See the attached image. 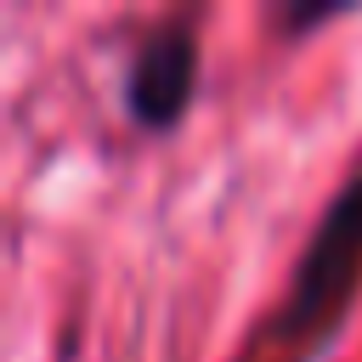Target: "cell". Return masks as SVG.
<instances>
[{"mask_svg": "<svg viewBox=\"0 0 362 362\" xmlns=\"http://www.w3.org/2000/svg\"><path fill=\"white\" fill-rule=\"evenodd\" d=\"M362 300V153L317 209L283 300L266 311L260 362H322Z\"/></svg>", "mask_w": 362, "mask_h": 362, "instance_id": "1", "label": "cell"}, {"mask_svg": "<svg viewBox=\"0 0 362 362\" xmlns=\"http://www.w3.org/2000/svg\"><path fill=\"white\" fill-rule=\"evenodd\" d=\"M198 79H204V45H198V23L192 17H164L158 28H147L130 57H124V113L136 130L147 136H164L175 130L187 113H192V96H198Z\"/></svg>", "mask_w": 362, "mask_h": 362, "instance_id": "2", "label": "cell"}, {"mask_svg": "<svg viewBox=\"0 0 362 362\" xmlns=\"http://www.w3.org/2000/svg\"><path fill=\"white\" fill-rule=\"evenodd\" d=\"M351 11H356L351 0H345V6H277V17H272V23H277V34H283V40H305L311 28H328L334 17H351Z\"/></svg>", "mask_w": 362, "mask_h": 362, "instance_id": "3", "label": "cell"}]
</instances>
